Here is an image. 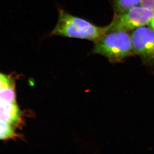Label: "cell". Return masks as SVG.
<instances>
[{
  "label": "cell",
  "instance_id": "6da1fadb",
  "mask_svg": "<svg viewBox=\"0 0 154 154\" xmlns=\"http://www.w3.org/2000/svg\"><path fill=\"white\" fill-rule=\"evenodd\" d=\"M107 31V26L99 27L59 9L57 23L50 34L51 36L87 39L95 42Z\"/></svg>",
  "mask_w": 154,
  "mask_h": 154
},
{
  "label": "cell",
  "instance_id": "7a4b0ae2",
  "mask_svg": "<svg viewBox=\"0 0 154 154\" xmlns=\"http://www.w3.org/2000/svg\"><path fill=\"white\" fill-rule=\"evenodd\" d=\"M93 52L103 56L112 62H118L134 53L131 36L126 31L105 33L94 42Z\"/></svg>",
  "mask_w": 154,
  "mask_h": 154
},
{
  "label": "cell",
  "instance_id": "3957f363",
  "mask_svg": "<svg viewBox=\"0 0 154 154\" xmlns=\"http://www.w3.org/2000/svg\"><path fill=\"white\" fill-rule=\"evenodd\" d=\"M154 16V11L141 7H135L120 15L114 16L107 25V32L136 29L149 24Z\"/></svg>",
  "mask_w": 154,
  "mask_h": 154
},
{
  "label": "cell",
  "instance_id": "277c9868",
  "mask_svg": "<svg viewBox=\"0 0 154 154\" xmlns=\"http://www.w3.org/2000/svg\"><path fill=\"white\" fill-rule=\"evenodd\" d=\"M131 36L134 53L147 63L154 64V30L142 26L135 29Z\"/></svg>",
  "mask_w": 154,
  "mask_h": 154
},
{
  "label": "cell",
  "instance_id": "5b68a950",
  "mask_svg": "<svg viewBox=\"0 0 154 154\" xmlns=\"http://www.w3.org/2000/svg\"><path fill=\"white\" fill-rule=\"evenodd\" d=\"M20 118V113L15 102L0 103V120L9 124L17 123Z\"/></svg>",
  "mask_w": 154,
  "mask_h": 154
},
{
  "label": "cell",
  "instance_id": "8992f818",
  "mask_svg": "<svg viewBox=\"0 0 154 154\" xmlns=\"http://www.w3.org/2000/svg\"><path fill=\"white\" fill-rule=\"evenodd\" d=\"M114 16L120 15L129 9L137 7L140 4L141 0H111Z\"/></svg>",
  "mask_w": 154,
  "mask_h": 154
},
{
  "label": "cell",
  "instance_id": "52a82bcc",
  "mask_svg": "<svg viewBox=\"0 0 154 154\" xmlns=\"http://www.w3.org/2000/svg\"><path fill=\"white\" fill-rule=\"evenodd\" d=\"M14 88L11 87L0 89V103L15 102Z\"/></svg>",
  "mask_w": 154,
  "mask_h": 154
},
{
  "label": "cell",
  "instance_id": "ba28073f",
  "mask_svg": "<svg viewBox=\"0 0 154 154\" xmlns=\"http://www.w3.org/2000/svg\"><path fill=\"white\" fill-rule=\"evenodd\" d=\"M14 135V130L10 124L0 120V140L10 138Z\"/></svg>",
  "mask_w": 154,
  "mask_h": 154
},
{
  "label": "cell",
  "instance_id": "9c48e42d",
  "mask_svg": "<svg viewBox=\"0 0 154 154\" xmlns=\"http://www.w3.org/2000/svg\"><path fill=\"white\" fill-rule=\"evenodd\" d=\"M11 81L5 75L0 73V89L11 87Z\"/></svg>",
  "mask_w": 154,
  "mask_h": 154
},
{
  "label": "cell",
  "instance_id": "30bf717a",
  "mask_svg": "<svg viewBox=\"0 0 154 154\" xmlns=\"http://www.w3.org/2000/svg\"><path fill=\"white\" fill-rule=\"evenodd\" d=\"M140 4L141 7L154 11V0H141Z\"/></svg>",
  "mask_w": 154,
  "mask_h": 154
},
{
  "label": "cell",
  "instance_id": "8fae6325",
  "mask_svg": "<svg viewBox=\"0 0 154 154\" xmlns=\"http://www.w3.org/2000/svg\"><path fill=\"white\" fill-rule=\"evenodd\" d=\"M150 26L151 28L154 31V16L152 18L151 21H150L149 23Z\"/></svg>",
  "mask_w": 154,
  "mask_h": 154
}]
</instances>
